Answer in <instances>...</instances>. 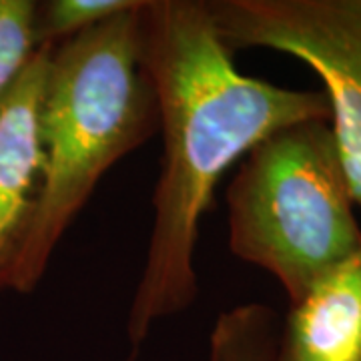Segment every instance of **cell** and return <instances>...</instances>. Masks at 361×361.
Here are the masks:
<instances>
[{"label":"cell","mask_w":361,"mask_h":361,"mask_svg":"<svg viewBox=\"0 0 361 361\" xmlns=\"http://www.w3.org/2000/svg\"><path fill=\"white\" fill-rule=\"evenodd\" d=\"M207 6L231 52H285L322 78L351 195L361 205V0H213Z\"/></svg>","instance_id":"4"},{"label":"cell","mask_w":361,"mask_h":361,"mask_svg":"<svg viewBox=\"0 0 361 361\" xmlns=\"http://www.w3.org/2000/svg\"><path fill=\"white\" fill-rule=\"evenodd\" d=\"M139 32L163 157L153 231L127 322L133 348L159 319L195 303L201 221L223 173L275 130L331 121L323 90L285 89L239 73L203 0H142Z\"/></svg>","instance_id":"1"},{"label":"cell","mask_w":361,"mask_h":361,"mask_svg":"<svg viewBox=\"0 0 361 361\" xmlns=\"http://www.w3.org/2000/svg\"><path fill=\"white\" fill-rule=\"evenodd\" d=\"M37 2L0 0V99L13 89L39 51L35 32Z\"/></svg>","instance_id":"9"},{"label":"cell","mask_w":361,"mask_h":361,"mask_svg":"<svg viewBox=\"0 0 361 361\" xmlns=\"http://www.w3.org/2000/svg\"><path fill=\"white\" fill-rule=\"evenodd\" d=\"M273 361H361V245L291 303Z\"/></svg>","instance_id":"6"},{"label":"cell","mask_w":361,"mask_h":361,"mask_svg":"<svg viewBox=\"0 0 361 361\" xmlns=\"http://www.w3.org/2000/svg\"><path fill=\"white\" fill-rule=\"evenodd\" d=\"M52 47H40L0 99V293L13 291L18 257L37 213L44 149L40 113Z\"/></svg>","instance_id":"5"},{"label":"cell","mask_w":361,"mask_h":361,"mask_svg":"<svg viewBox=\"0 0 361 361\" xmlns=\"http://www.w3.org/2000/svg\"><path fill=\"white\" fill-rule=\"evenodd\" d=\"M277 315L261 303L223 311L211 331V361H273Z\"/></svg>","instance_id":"7"},{"label":"cell","mask_w":361,"mask_h":361,"mask_svg":"<svg viewBox=\"0 0 361 361\" xmlns=\"http://www.w3.org/2000/svg\"><path fill=\"white\" fill-rule=\"evenodd\" d=\"M141 4L52 47L40 113L44 177L14 271L16 293L39 287L104 173L159 130L155 90L141 61Z\"/></svg>","instance_id":"2"},{"label":"cell","mask_w":361,"mask_h":361,"mask_svg":"<svg viewBox=\"0 0 361 361\" xmlns=\"http://www.w3.org/2000/svg\"><path fill=\"white\" fill-rule=\"evenodd\" d=\"M225 199L231 253L271 273L291 303L361 245L329 118L295 123L257 142Z\"/></svg>","instance_id":"3"},{"label":"cell","mask_w":361,"mask_h":361,"mask_svg":"<svg viewBox=\"0 0 361 361\" xmlns=\"http://www.w3.org/2000/svg\"><path fill=\"white\" fill-rule=\"evenodd\" d=\"M141 0H47L37 2L35 32L39 47H54L73 39L116 14L130 11Z\"/></svg>","instance_id":"8"}]
</instances>
